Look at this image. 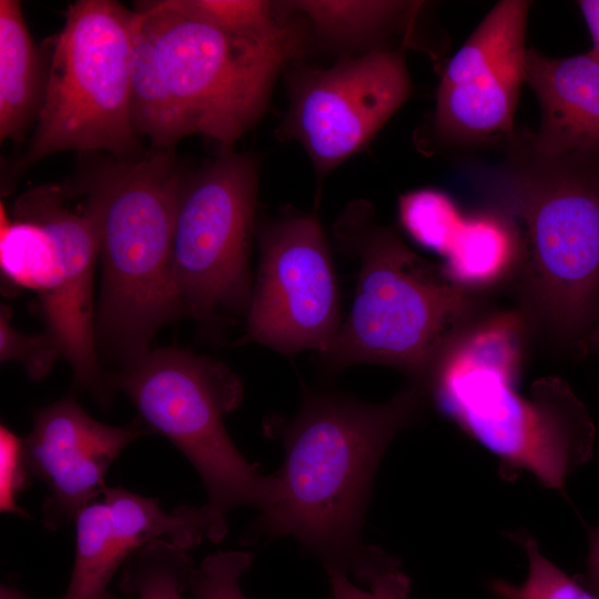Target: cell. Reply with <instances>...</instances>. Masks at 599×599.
Masks as SVG:
<instances>
[{
	"instance_id": "obj_17",
	"label": "cell",
	"mask_w": 599,
	"mask_h": 599,
	"mask_svg": "<svg viewBox=\"0 0 599 599\" xmlns=\"http://www.w3.org/2000/svg\"><path fill=\"white\" fill-rule=\"evenodd\" d=\"M42 61L20 2L0 0V138L20 140L38 121L47 87Z\"/></svg>"
},
{
	"instance_id": "obj_10",
	"label": "cell",
	"mask_w": 599,
	"mask_h": 599,
	"mask_svg": "<svg viewBox=\"0 0 599 599\" xmlns=\"http://www.w3.org/2000/svg\"><path fill=\"white\" fill-rule=\"evenodd\" d=\"M260 265L246 309V339L292 356L325 354L339 328L338 288L329 246L314 215L258 231Z\"/></svg>"
},
{
	"instance_id": "obj_25",
	"label": "cell",
	"mask_w": 599,
	"mask_h": 599,
	"mask_svg": "<svg viewBox=\"0 0 599 599\" xmlns=\"http://www.w3.org/2000/svg\"><path fill=\"white\" fill-rule=\"evenodd\" d=\"M10 309L1 307L0 359L20 363L32 379L42 378L61 354L55 339L48 333L27 335L17 331L10 322Z\"/></svg>"
},
{
	"instance_id": "obj_4",
	"label": "cell",
	"mask_w": 599,
	"mask_h": 599,
	"mask_svg": "<svg viewBox=\"0 0 599 599\" xmlns=\"http://www.w3.org/2000/svg\"><path fill=\"white\" fill-rule=\"evenodd\" d=\"M184 174L173 150L111 159L85 174L102 262L99 337L129 362L149 351L180 308L173 278V233Z\"/></svg>"
},
{
	"instance_id": "obj_21",
	"label": "cell",
	"mask_w": 599,
	"mask_h": 599,
	"mask_svg": "<svg viewBox=\"0 0 599 599\" xmlns=\"http://www.w3.org/2000/svg\"><path fill=\"white\" fill-rule=\"evenodd\" d=\"M399 221L419 245L444 256L464 214L445 192L422 189L403 194Z\"/></svg>"
},
{
	"instance_id": "obj_12",
	"label": "cell",
	"mask_w": 599,
	"mask_h": 599,
	"mask_svg": "<svg viewBox=\"0 0 599 599\" xmlns=\"http://www.w3.org/2000/svg\"><path fill=\"white\" fill-rule=\"evenodd\" d=\"M410 92L402 52L375 50L328 69L291 77L290 109L281 126L326 174L363 148Z\"/></svg>"
},
{
	"instance_id": "obj_23",
	"label": "cell",
	"mask_w": 599,
	"mask_h": 599,
	"mask_svg": "<svg viewBox=\"0 0 599 599\" xmlns=\"http://www.w3.org/2000/svg\"><path fill=\"white\" fill-rule=\"evenodd\" d=\"M186 3L209 21L240 33L274 35L292 27L280 20L270 1L186 0Z\"/></svg>"
},
{
	"instance_id": "obj_6",
	"label": "cell",
	"mask_w": 599,
	"mask_h": 599,
	"mask_svg": "<svg viewBox=\"0 0 599 599\" xmlns=\"http://www.w3.org/2000/svg\"><path fill=\"white\" fill-rule=\"evenodd\" d=\"M134 21L151 47L174 145L201 134L232 148L262 115L298 43L293 27L274 35L240 33L201 17L186 0L139 2Z\"/></svg>"
},
{
	"instance_id": "obj_28",
	"label": "cell",
	"mask_w": 599,
	"mask_h": 599,
	"mask_svg": "<svg viewBox=\"0 0 599 599\" xmlns=\"http://www.w3.org/2000/svg\"><path fill=\"white\" fill-rule=\"evenodd\" d=\"M577 3L592 39V47L587 53L599 62V0H580Z\"/></svg>"
},
{
	"instance_id": "obj_22",
	"label": "cell",
	"mask_w": 599,
	"mask_h": 599,
	"mask_svg": "<svg viewBox=\"0 0 599 599\" xmlns=\"http://www.w3.org/2000/svg\"><path fill=\"white\" fill-rule=\"evenodd\" d=\"M334 599H406L409 579L387 554L354 575V583L339 567L325 566Z\"/></svg>"
},
{
	"instance_id": "obj_18",
	"label": "cell",
	"mask_w": 599,
	"mask_h": 599,
	"mask_svg": "<svg viewBox=\"0 0 599 599\" xmlns=\"http://www.w3.org/2000/svg\"><path fill=\"white\" fill-rule=\"evenodd\" d=\"M519 254L516 226L507 215L489 206L464 215L441 267L456 284L480 294L514 277Z\"/></svg>"
},
{
	"instance_id": "obj_3",
	"label": "cell",
	"mask_w": 599,
	"mask_h": 599,
	"mask_svg": "<svg viewBox=\"0 0 599 599\" xmlns=\"http://www.w3.org/2000/svg\"><path fill=\"white\" fill-rule=\"evenodd\" d=\"M524 145L486 189L489 206L518 232V309L530 331L583 353L599 324L597 155L551 156Z\"/></svg>"
},
{
	"instance_id": "obj_29",
	"label": "cell",
	"mask_w": 599,
	"mask_h": 599,
	"mask_svg": "<svg viewBox=\"0 0 599 599\" xmlns=\"http://www.w3.org/2000/svg\"><path fill=\"white\" fill-rule=\"evenodd\" d=\"M0 599H28L18 590L2 586L0 589Z\"/></svg>"
},
{
	"instance_id": "obj_11",
	"label": "cell",
	"mask_w": 599,
	"mask_h": 599,
	"mask_svg": "<svg viewBox=\"0 0 599 599\" xmlns=\"http://www.w3.org/2000/svg\"><path fill=\"white\" fill-rule=\"evenodd\" d=\"M72 195L68 186L49 183L17 199L40 223L21 287L38 294L49 334L71 364L77 380L103 396L92 321L98 231L87 201L82 210H75L70 203Z\"/></svg>"
},
{
	"instance_id": "obj_26",
	"label": "cell",
	"mask_w": 599,
	"mask_h": 599,
	"mask_svg": "<svg viewBox=\"0 0 599 599\" xmlns=\"http://www.w3.org/2000/svg\"><path fill=\"white\" fill-rule=\"evenodd\" d=\"M31 475L26 456L24 440L9 428H0V507L1 511L24 515L17 498Z\"/></svg>"
},
{
	"instance_id": "obj_19",
	"label": "cell",
	"mask_w": 599,
	"mask_h": 599,
	"mask_svg": "<svg viewBox=\"0 0 599 599\" xmlns=\"http://www.w3.org/2000/svg\"><path fill=\"white\" fill-rule=\"evenodd\" d=\"M192 570L185 549L155 540L128 559L121 588L136 599H187L183 591Z\"/></svg>"
},
{
	"instance_id": "obj_14",
	"label": "cell",
	"mask_w": 599,
	"mask_h": 599,
	"mask_svg": "<svg viewBox=\"0 0 599 599\" xmlns=\"http://www.w3.org/2000/svg\"><path fill=\"white\" fill-rule=\"evenodd\" d=\"M145 433L139 424L115 427L88 415L73 397L40 409L24 439L29 470L49 488L43 505L47 527L74 519L102 495L104 478L124 447Z\"/></svg>"
},
{
	"instance_id": "obj_1",
	"label": "cell",
	"mask_w": 599,
	"mask_h": 599,
	"mask_svg": "<svg viewBox=\"0 0 599 599\" xmlns=\"http://www.w3.org/2000/svg\"><path fill=\"white\" fill-rule=\"evenodd\" d=\"M530 328L516 311L483 314L439 355L424 384L441 414L494 454L505 478L532 474L547 488L565 480L593 454L596 427L559 377L517 389Z\"/></svg>"
},
{
	"instance_id": "obj_8",
	"label": "cell",
	"mask_w": 599,
	"mask_h": 599,
	"mask_svg": "<svg viewBox=\"0 0 599 599\" xmlns=\"http://www.w3.org/2000/svg\"><path fill=\"white\" fill-rule=\"evenodd\" d=\"M134 10L111 0L70 4L48 64L43 104L19 170L62 151L134 155L131 53Z\"/></svg>"
},
{
	"instance_id": "obj_9",
	"label": "cell",
	"mask_w": 599,
	"mask_h": 599,
	"mask_svg": "<svg viewBox=\"0 0 599 599\" xmlns=\"http://www.w3.org/2000/svg\"><path fill=\"white\" fill-rule=\"evenodd\" d=\"M257 169L232 148L184 176L173 233V278L180 308L199 318L247 309Z\"/></svg>"
},
{
	"instance_id": "obj_5",
	"label": "cell",
	"mask_w": 599,
	"mask_h": 599,
	"mask_svg": "<svg viewBox=\"0 0 599 599\" xmlns=\"http://www.w3.org/2000/svg\"><path fill=\"white\" fill-rule=\"evenodd\" d=\"M349 210L342 245L358 258L351 311L322 355L327 369L380 364L423 386L444 349L480 317V295L451 281L441 266L415 254L390 229Z\"/></svg>"
},
{
	"instance_id": "obj_24",
	"label": "cell",
	"mask_w": 599,
	"mask_h": 599,
	"mask_svg": "<svg viewBox=\"0 0 599 599\" xmlns=\"http://www.w3.org/2000/svg\"><path fill=\"white\" fill-rule=\"evenodd\" d=\"M253 556L244 551H222L206 557L193 568L189 588L196 599H246L240 578L252 565Z\"/></svg>"
},
{
	"instance_id": "obj_15",
	"label": "cell",
	"mask_w": 599,
	"mask_h": 599,
	"mask_svg": "<svg viewBox=\"0 0 599 599\" xmlns=\"http://www.w3.org/2000/svg\"><path fill=\"white\" fill-rule=\"evenodd\" d=\"M74 566L62 599H114L108 586L119 566L142 547L167 540L189 549L206 536L200 509L181 506L172 512L156 499L122 487L105 488L77 514Z\"/></svg>"
},
{
	"instance_id": "obj_20",
	"label": "cell",
	"mask_w": 599,
	"mask_h": 599,
	"mask_svg": "<svg viewBox=\"0 0 599 599\" xmlns=\"http://www.w3.org/2000/svg\"><path fill=\"white\" fill-rule=\"evenodd\" d=\"M317 31L335 40L364 37L393 22L410 7L404 1L300 0L286 2Z\"/></svg>"
},
{
	"instance_id": "obj_16",
	"label": "cell",
	"mask_w": 599,
	"mask_h": 599,
	"mask_svg": "<svg viewBox=\"0 0 599 599\" xmlns=\"http://www.w3.org/2000/svg\"><path fill=\"white\" fill-rule=\"evenodd\" d=\"M525 83L540 106L528 145L545 155H599V62L588 53L549 58L527 50Z\"/></svg>"
},
{
	"instance_id": "obj_7",
	"label": "cell",
	"mask_w": 599,
	"mask_h": 599,
	"mask_svg": "<svg viewBox=\"0 0 599 599\" xmlns=\"http://www.w3.org/2000/svg\"><path fill=\"white\" fill-rule=\"evenodd\" d=\"M131 399L148 427L166 437L199 473L207 493L201 507L206 537L219 542L226 515L238 506L263 511L278 481L250 464L231 440L223 417L243 396L224 365L177 348L148 351L112 380Z\"/></svg>"
},
{
	"instance_id": "obj_30",
	"label": "cell",
	"mask_w": 599,
	"mask_h": 599,
	"mask_svg": "<svg viewBox=\"0 0 599 599\" xmlns=\"http://www.w3.org/2000/svg\"><path fill=\"white\" fill-rule=\"evenodd\" d=\"M588 349H599V324L589 338Z\"/></svg>"
},
{
	"instance_id": "obj_13",
	"label": "cell",
	"mask_w": 599,
	"mask_h": 599,
	"mask_svg": "<svg viewBox=\"0 0 599 599\" xmlns=\"http://www.w3.org/2000/svg\"><path fill=\"white\" fill-rule=\"evenodd\" d=\"M529 2L502 0L447 63L436 95L434 126L450 143L510 138L521 83Z\"/></svg>"
},
{
	"instance_id": "obj_27",
	"label": "cell",
	"mask_w": 599,
	"mask_h": 599,
	"mask_svg": "<svg viewBox=\"0 0 599 599\" xmlns=\"http://www.w3.org/2000/svg\"><path fill=\"white\" fill-rule=\"evenodd\" d=\"M582 583L599 599V527L589 534V551Z\"/></svg>"
},
{
	"instance_id": "obj_2",
	"label": "cell",
	"mask_w": 599,
	"mask_h": 599,
	"mask_svg": "<svg viewBox=\"0 0 599 599\" xmlns=\"http://www.w3.org/2000/svg\"><path fill=\"white\" fill-rule=\"evenodd\" d=\"M427 400L414 384L383 404L307 390L293 419L266 426L282 440L285 459L275 474L277 497L261 511L254 532L291 536L324 566L354 569L373 549L359 532L378 463Z\"/></svg>"
}]
</instances>
